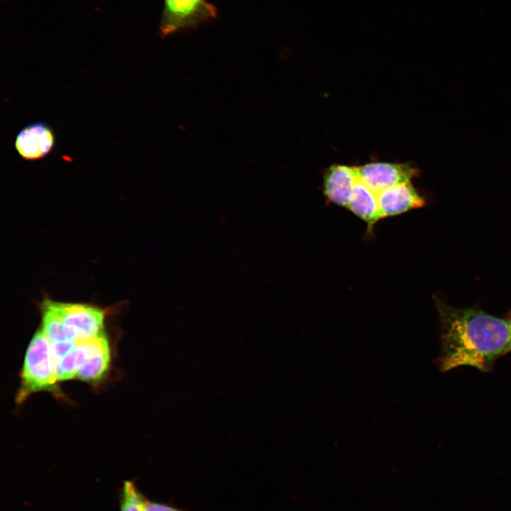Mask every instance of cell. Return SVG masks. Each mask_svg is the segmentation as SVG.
I'll return each instance as SVG.
<instances>
[{
  "label": "cell",
  "mask_w": 511,
  "mask_h": 511,
  "mask_svg": "<svg viewBox=\"0 0 511 511\" xmlns=\"http://www.w3.org/2000/svg\"><path fill=\"white\" fill-rule=\"evenodd\" d=\"M442 326L441 368L472 366L487 370L499 356L509 352L511 324L485 312L439 305Z\"/></svg>",
  "instance_id": "cell-1"
},
{
  "label": "cell",
  "mask_w": 511,
  "mask_h": 511,
  "mask_svg": "<svg viewBox=\"0 0 511 511\" xmlns=\"http://www.w3.org/2000/svg\"><path fill=\"white\" fill-rule=\"evenodd\" d=\"M21 377L17 395L18 403L33 392L52 390L55 387L57 380L50 343L41 329L35 332L28 346Z\"/></svg>",
  "instance_id": "cell-2"
},
{
  "label": "cell",
  "mask_w": 511,
  "mask_h": 511,
  "mask_svg": "<svg viewBox=\"0 0 511 511\" xmlns=\"http://www.w3.org/2000/svg\"><path fill=\"white\" fill-rule=\"evenodd\" d=\"M160 21L162 37L193 29L214 20L217 16L215 6L207 0H163Z\"/></svg>",
  "instance_id": "cell-3"
},
{
  "label": "cell",
  "mask_w": 511,
  "mask_h": 511,
  "mask_svg": "<svg viewBox=\"0 0 511 511\" xmlns=\"http://www.w3.org/2000/svg\"><path fill=\"white\" fill-rule=\"evenodd\" d=\"M47 302L75 333L77 341L103 333L104 312L101 309L84 304Z\"/></svg>",
  "instance_id": "cell-4"
},
{
  "label": "cell",
  "mask_w": 511,
  "mask_h": 511,
  "mask_svg": "<svg viewBox=\"0 0 511 511\" xmlns=\"http://www.w3.org/2000/svg\"><path fill=\"white\" fill-rule=\"evenodd\" d=\"M79 366L76 378L87 382L99 380L106 372L111 358L109 341L104 333L77 341Z\"/></svg>",
  "instance_id": "cell-5"
},
{
  "label": "cell",
  "mask_w": 511,
  "mask_h": 511,
  "mask_svg": "<svg viewBox=\"0 0 511 511\" xmlns=\"http://www.w3.org/2000/svg\"><path fill=\"white\" fill-rule=\"evenodd\" d=\"M359 179L377 194L389 187L410 182L417 170L408 164L372 163L357 167Z\"/></svg>",
  "instance_id": "cell-6"
},
{
  "label": "cell",
  "mask_w": 511,
  "mask_h": 511,
  "mask_svg": "<svg viewBox=\"0 0 511 511\" xmlns=\"http://www.w3.org/2000/svg\"><path fill=\"white\" fill-rule=\"evenodd\" d=\"M55 135L45 123H31L17 134L15 148L18 155L27 160H36L45 157L54 147Z\"/></svg>",
  "instance_id": "cell-7"
},
{
  "label": "cell",
  "mask_w": 511,
  "mask_h": 511,
  "mask_svg": "<svg viewBox=\"0 0 511 511\" xmlns=\"http://www.w3.org/2000/svg\"><path fill=\"white\" fill-rule=\"evenodd\" d=\"M377 194L383 218L398 215L424 204L423 198L410 182L389 187Z\"/></svg>",
  "instance_id": "cell-8"
},
{
  "label": "cell",
  "mask_w": 511,
  "mask_h": 511,
  "mask_svg": "<svg viewBox=\"0 0 511 511\" xmlns=\"http://www.w3.org/2000/svg\"><path fill=\"white\" fill-rule=\"evenodd\" d=\"M358 179L357 167L333 165L324 175V195L329 202L347 208L352 190Z\"/></svg>",
  "instance_id": "cell-9"
},
{
  "label": "cell",
  "mask_w": 511,
  "mask_h": 511,
  "mask_svg": "<svg viewBox=\"0 0 511 511\" xmlns=\"http://www.w3.org/2000/svg\"><path fill=\"white\" fill-rule=\"evenodd\" d=\"M347 208L366 222L368 229L383 219L379 209L378 194L360 179L352 190Z\"/></svg>",
  "instance_id": "cell-10"
},
{
  "label": "cell",
  "mask_w": 511,
  "mask_h": 511,
  "mask_svg": "<svg viewBox=\"0 0 511 511\" xmlns=\"http://www.w3.org/2000/svg\"><path fill=\"white\" fill-rule=\"evenodd\" d=\"M41 330L50 344L77 341L75 333L65 324L47 300L43 305Z\"/></svg>",
  "instance_id": "cell-11"
},
{
  "label": "cell",
  "mask_w": 511,
  "mask_h": 511,
  "mask_svg": "<svg viewBox=\"0 0 511 511\" xmlns=\"http://www.w3.org/2000/svg\"><path fill=\"white\" fill-rule=\"evenodd\" d=\"M79 366V353L76 342L74 347L54 363L57 381L71 380L76 377Z\"/></svg>",
  "instance_id": "cell-12"
},
{
  "label": "cell",
  "mask_w": 511,
  "mask_h": 511,
  "mask_svg": "<svg viewBox=\"0 0 511 511\" xmlns=\"http://www.w3.org/2000/svg\"><path fill=\"white\" fill-rule=\"evenodd\" d=\"M145 498L132 481H125L121 491V511H144Z\"/></svg>",
  "instance_id": "cell-13"
},
{
  "label": "cell",
  "mask_w": 511,
  "mask_h": 511,
  "mask_svg": "<svg viewBox=\"0 0 511 511\" xmlns=\"http://www.w3.org/2000/svg\"><path fill=\"white\" fill-rule=\"evenodd\" d=\"M144 511H183L177 508L145 499Z\"/></svg>",
  "instance_id": "cell-14"
},
{
  "label": "cell",
  "mask_w": 511,
  "mask_h": 511,
  "mask_svg": "<svg viewBox=\"0 0 511 511\" xmlns=\"http://www.w3.org/2000/svg\"><path fill=\"white\" fill-rule=\"evenodd\" d=\"M510 324H511V321H510ZM509 351H511V345H510Z\"/></svg>",
  "instance_id": "cell-15"
}]
</instances>
